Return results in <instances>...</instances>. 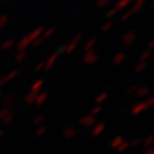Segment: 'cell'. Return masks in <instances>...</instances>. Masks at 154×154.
Here are the masks:
<instances>
[{
    "instance_id": "d4e9b609",
    "label": "cell",
    "mask_w": 154,
    "mask_h": 154,
    "mask_svg": "<svg viewBox=\"0 0 154 154\" xmlns=\"http://www.w3.org/2000/svg\"><path fill=\"white\" fill-rule=\"evenodd\" d=\"M150 55H151V51H149V50L145 51L144 53L141 54V56H140V61H141V62H145V61L150 57Z\"/></svg>"
},
{
    "instance_id": "d6986e66",
    "label": "cell",
    "mask_w": 154,
    "mask_h": 154,
    "mask_svg": "<svg viewBox=\"0 0 154 154\" xmlns=\"http://www.w3.org/2000/svg\"><path fill=\"white\" fill-rule=\"evenodd\" d=\"M95 42H96V39H95V38H91L90 40H88L87 43H86L85 46H84L85 51L87 52V51L92 50V48H93V46H94V44H95Z\"/></svg>"
},
{
    "instance_id": "8992f818",
    "label": "cell",
    "mask_w": 154,
    "mask_h": 154,
    "mask_svg": "<svg viewBox=\"0 0 154 154\" xmlns=\"http://www.w3.org/2000/svg\"><path fill=\"white\" fill-rule=\"evenodd\" d=\"M96 121V119H95V117L94 116H92V115H85V116H83L81 119H80V124H82V125H84V126H90L92 125L93 123Z\"/></svg>"
},
{
    "instance_id": "836d02e7",
    "label": "cell",
    "mask_w": 154,
    "mask_h": 154,
    "mask_svg": "<svg viewBox=\"0 0 154 154\" xmlns=\"http://www.w3.org/2000/svg\"><path fill=\"white\" fill-rule=\"evenodd\" d=\"M153 143V136L152 135H150V136H148L145 139V141H144V144H145V146H151Z\"/></svg>"
},
{
    "instance_id": "9c48e42d",
    "label": "cell",
    "mask_w": 154,
    "mask_h": 154,
    "mask_svg": "<svg viewBox=\"0 0 154 154\" xmlns=\"http://www.w3.org/2000/svg\"><path fill=\"white\" fill-rule=\"evenodd\" d=\"M57 56H58V52L54 53L52 56H50L48 58V60L45 62V66H44L45 70H49L53 67V65L55 64V61H56V59H57Z\"/></svg>"
},
{
    "instance_id": "d590c367",
    "label": "cell",
    "mask_w": 154,
    "mask_h": 154,
    "mask_svg": "<svg viewBox=\"0 0 154 154\" xmlns=\"http://www.w3.org/2000/svg\"><path fill=\"white\" fill-rule=\"evenodd\" d=\"M12 120H13V115H12V113H11V114H9L7 117H5L2 121H3V124L6 125V124H8V123H10Z\"/></svg>"
},
{
    "instance_id": "f35d334b",
    "label": "cell",
    "mask_w": 154,
    "mask_h": 154,
    "mask_svg": "<svg viewBox=\"0 0 154 154\" xmlns=\"http://www.w3.org/2000/svg\"><path fill=\"white\" fill-rule=\"evenodd\" d=\"M137 89H138V87H137L136 85L131 86L130 88H128V90H127V94H132V93H134V92H136V91H137Z\"/></svg>"
},
{
    "instance_id": "8d00e7d4",
    "label": "cell",
    "mask_w": 154,
    "mask_h": 154,
    "mask_svg": "<svg viewBox=\"0 0 154 154\" xmlns=\"http://www.w3.org/2000/svg\"><path fill=\"white\" fill-rule=\"evenodd\" d=\"M117 12H118V10H117V9L114 7L113 9H111V10H110L108 13H107V15L106 16L108 17V18H111V17H114V15H116V13Z\"/></svg>"
},
{
    "instance_id": "5b68a950",
    "label": "cell",
    "mask_w": 154,
    "mask_h": 154,
    "mask_svg": "<svg viewBox=\"0 0 154 154\" xmlns=\"http://www.w3.org/2000/svg\"><path fill=\"white\" fill-rule=\"evenodd\" d=\"M134 41H135V34L133 31H128L123 36V42H124L125 45L130 46L131 44H133Z\"/></svg>"
},
{
    "instance_id": "f546056e",
    "label": "cell",
    "mask_w": 154,
    "mask_h": 154,
    "mask_svg": "<svg viewBox=\"0 0 154 154\" xmlns=\"http://www.w3.org/2000/svg\"><path fill=\"white\" fill-rule=\"evenodd\" d=\"M111 0H97L96 1V5L99 6V7H104V6L108 5Z\"/></svg>"
},
{
    "instance_id": "d6a6232c",
    "label": "cell",
    "mask_w": 154,
    "mask_h": 154,
    "mask_svg": "<svg viewBox=\"0 0 154 154\" xmlns=\"http://www.w3.org/2000/svg\"><path fill=\"white\" fill-rule=\"evenodd\" d=\"M42 42H43V39H42V38H40V37H37L36 39L33 40L31 44H32L33 46H34V47H38V46H39L40 44H42Z\"/></svg>"
},
{
    "instance_id": "2e32d148",
    "label": "cell",
    "mask_w": 154,
    "mask_h": 154,
    "mask_svg": "<svg viewBox=\"0 0 154 154\" xmlns=\"http://www.w3.org/2000/svg\"><path fill=\"white\" fill-rule=\"evenodd\" d=\"M75 134H76V131L71 127L67 128L63 131V136L65 138H72V137L75 136Z\"/></svg>"
},
{
    "instance_id": "603a6c76",
    "label": "cell",
    "mask_w": 154,
    "mask_h": 154,
    "mask_svg": "<svg viewBox=\"0 0 154 154\" xmlns=\"http://www.w3.org/2000/svg\"><path fill=\"white\" fill-rule=\"evenodd\" d=\"M9 114H11V111L9 110L8 108H2L1 110H0V119L3 120L5 118V117H7Z\"/></svg>"
},
{
    "instance_id": "7402d4cb",
    "label": "cell",
    "mask_w": 154,
    "mask_h": 154,
    "mask_svg": "<svg viewBox=\"0 0 154 154\" xmlns=\"http://www.w3.org/2000/svg\"><path fill=\"white\" fill-rule=\"evenodd\" d=\"M26 58V53L24 51H19L18 53L16 54V56H15V61L18 63L22 62V61Z\"/></svg>"
},
{
    "instance_id": "e575fe53",
    "label": "cell",
    "mask_w": 154,
    "mask_h": 154,
    "mask_svg": "<svg viewBox=\"0 0 154 154\" xmlns=\"http://www.w3.org/2000/svg\"><path fill=\"white\" fill-rule=\"evenodd\" d=\"M132 11L130 10V11H128V12H126V13L123 15V16L121 17V21H123V22H124V21H126V20H128L129 18H130L131 16H132Z\"/></svg>"
},
{
    "instance_id": "7c38bea8",
    "label": "cell",
    "mask_w": 154,
    "mask_h": 154,
    "mask_svg": "<svg viewBox=\"0 0 154 154\" xmlns=\"http://www.w3.org/2000/svg\"><path fill=\"white\" fill-rule=\"evenodd\" d=\"M124 59H125V54L123 52H119L113 58V62H114L115 65H120L124 61Z\"/></svg>"
},
{
    "instance_id": "cb8c5ba5",
    "label": "cell",
    "mask_w": 154,
    "mask_h": 154,
    "mask_svg": "<svg viewBox=\"0 0 154 154\" xmlns=\"http://www.w3.org/2000/svg\"><path fill=\"white\" fill-rule=\"evenodd\" d=\"M113 22H111V21H109V22H106L105 24H103V26L101 27V30H102L103 32H107V31H109L110 29L113 27Z\"/></svg>"
},
{
    "instance_id": "44dd1931",
    "label": "cell",
    "mask_w": 154,
    "mask_h": 154,
    "mask_svg": "<svg viewBox=\"0 0 154 154\" xmlns=\"http://www.w3.org/2000/svg\"><path fill=\"white\" fill-rule=\"evenodd\" d=\"M107 97H108V94H107L106 92H103V93L98 95V96L96 97V99H95V101H96L97 104H100V103L104 102V101L107 99Z\"/></svg>"
},
{
    "instance_id": "ab89813d",
    "label": "cell",
    "mask_w": 154,
    "mask_h": 154,
    "mask_svg": "<svg viewBox=\"0 0 154 154\" xmlns=\"http://www.w3.org/2000/svg\"><path fill=\"white\" fill-rule=\"evenodd\" d=\"M44 66H45V62H41V63H39L38 65L36 66L35 70H36V71H40V70H41V69L44 68Z\"/></svg>"
},
{
    "instance_id": "484cf974",
    "label": "cell",
    "mask_w": 154,
    "mask_h": 154,
    "mask_svg": "<svg viewBox=\"0 0 154 154\" xmlns=\"http://www.w3.org/2000/svg\"><path fill=\"white\" fill-rule=\"evenodd\" d=\"M8 16L7 15H2V16H0V28H2V27H4L6 24L8 23Z\"/></svg>"
},
{
    "instance_id": "e0dca14e",
    "label": "cell",
    "mask_w": 154,
    "mask_h": 154,
    "mask_svg": "<svg viewBox=\"0 0 154 154\" xmlns=\"http://www.w3.org/2000/svg\"><path fill=\"white\" fill-rule=\"evenodd\" d=\"M123 142H124V139H123V137L118 136V137H116L115 139L111 142V147H112V148H118V147L121 145Z\"/></svg>"
},
{
    "instance_id": "4fadbf2b",
    "label": "cell",
    "mask_w": 154,
    "mask_h": 154,
    "mask_svg": "<svg viewBox=\"0 0 154 154\" xmlns=\"http://www.w3.org/2000/svg\"><path fill=\"white\" fill-rule=\"evenodd\" d=\"M42 85H43V79H39L38 81L34 82V84H32L31 86V92L39 93L40 89L42 88Z\"/></svg>"
},
{
    "instance_id": "7dc6e473",
    "label": "cell",
    "mask_w": 154,
    "mask_h": 154,
    "mask_svg": "<svg viewBox=\"0 0 154 154\" xmlns=\"http://www.w3.org/2000/svg\"><path fill=\"white\" fill-rule=\"evenodd\" d=\"M0 96H1V91H0Z\"/></svg>"
},
{
    "instance_id": "74e56055",
    "label": "cell",
    "mask_w": 154,
    "mask_h": 154,
    "mask_svg": "<svg viewBox=\"0 0 154 154\" xmlns=\"http://www.w3.org/2000/svg\"><path fill=\"white\" fill-rule=\"evenodd\" d=\"M44 115H42V114H40V115H38L37 117H36V118L34 119V123L35 124H39V123H41L43 120H44Z\"/></svg>"
},
{
    "instance_id": "ba28073f",
    "label": "cell",
    "mask_w": 154,
    "mask_h": 154,
    "mask_svg": "<svg viewBox=\"0 0 154 154\" xmlns=\"http://www.w3.org/2000/svg\"><path fill=\"white\" fill-rule=\"evenodd\" d=\"M104 129H105V123L99 122L98 124L95 125V127L92 130V135L93 136H98V135H100L104 131Z\"/></svg>"
},
{
    "instance_id": "30bf717a",
    "label": "cell",
    "mask_w": 154,
    "mask_h": 154,
    "mask_svg": "<svg viewBox=\"0 0 154 154\" xmlns=\"http://www.w3.org/2000/svg\"><path fill=\"white\" fill-rule=\"evenodd\" d=\"M47 97H48V94L46 93V92H41V93H39L37 95V97H36L34 104H35L36 106H41L42 104L46 101Z\"/></svg>"
},
{
    "instance_id": "f6af8a7d",
    "label": "cell",
    "mask_w": 154,
    "mask_h": 154,
    "mask_svg": "<svg viewBox=\"0 0 154 154\" xmlns=\"http://www.w3.org/2000/svg\"><path fill=\"white\" fill-rule=\"evenodd\" d=\"M2 135H3V131H2V130H0V137H1Z\"/></svg>"
},
{
    "instance_id": "277c9868",
    "label": "cell",
    "mask_w": 154,
    "mask_h": 154,
    "mask_svg": "<svg viewBox=\"0 0 154 154\" xmlns=\"http://www.w3.org/2000/svg\"><path fill=\"white\" fill-rule=\"evenodd\" d=\"M31 43H32V39L30 38L29 35H26V36H24V37L20 40L19 43H18L17 49L19 51H24L30 44H31Z\"/></svg>"
},
{
    "instance_id": "4316f807",
    "label": "cell",
    "mask_w": 154,
    "mask_h": 154,
    "mask_svg": "<svg viewBox=\"0 0 154 154\" xmlns=\"http://www.w3.org/2000/svg\"><path fill=\"white\" fill-rule=\"evenodd\" d=\"M54 28H50V29H48V30H46V31L43 33V35H42V39L44 40V39H47V38H49L50 36L53 34L54 33Z\"/></svg>"
},
{
    "instance_id": "7a4b0ae2",
    "label": "cell",
    "mask_w": 154,
    "mask_h": 154,
    "mask_svg": "<svg viewBox=\"0 0 154 154\" xmlns=\"http://www.w3.org/2000/svg\"><path fill=\"white\" fill-rule=\"evenodd\" d=\"M98 60H99V55L95 54L93 50L86 52L84 58H83V62L87 64V65H92V64L96 63Z\"/></svg>"
},
{
    "instance_id": "83f0119b",
    "label": "cell",
    "mask_w": 154,
    "mask_h": 154,
    "mask_svg": "<svg viewBox=\"0 0 154 154\" xmlns=\"http://www.w3.org/2000/svg\"><path fill=\"white\" fill-rule=\"evenodd\" d=\"M145 67H146V63L145 62H140L139 64H137L136 67H135V71H136L137 73H139L141 71H143Z\"/></svg>"
},
{
    "instance_id": "3957f363",
    "label": "cell",
    "mask_w": 154,
    "mask_h": 154,
    "mask_svg": "<svg viewBox=\"0 0 154 154\" xmlns=\"http://www.w3.org/2000/svg\"><path fill=\"white\" fill-rule=\"evenodd\" d=\"M81 38H82V34H78V35H77L76 37H75L74 39H73L72 41L70 42L69 44L65 47V53H67V54L72 53V52L75 50L76 46H77V44L79 43L80 40H81Z\"/></svg>"
},
{
    "instance_id": "ffe728a7",
    "label": "cell",
    "mask_w": 154,
    "mask_h": 154,
    "mask_svg": "<svg viewBox=\"0 0 154 154\" xmlns=\"http://www.w3.org/2000/svg\"><path fill=\"white\" fill-rule=\"evenodd\" d=\"M136 93L139 97H144L149 93V88L148 87H142L140 89H137Z\"/></svg>"
},
{
    "instance_id": "6da1fadb",
    "label": "cell",
    "mask_w": 154,
    "mask_h": 154,
    "mask_svg": "<svg viewBox=\"0 0 154 154\" xmlns=\"http://www.w3.org/2000/svg\"><path fill=\"white\" fill-rule=\"evenodd\" d=\"M152 105H153V99H152V97H149L148 99H146L145 101H143V102L135 104V105L132 107L131 113L133 115L140 114V113H142L143 111H145L146 109L150 108Z\"/></svg>"
},
{
    "instance_id": "9a60e30c",
    "label": "cell",
    "mask_w": 154,
    "mask_h": 154,
    "mask_svg": "<svg viewBox=\"0 0 154 154\" xmlns=\"http://www.w3.org/2000/svg\"><path fill=\"white\" fill-rule=\"evenodd\" d=\"M130 2H131V0H119V1L117 2L115 8L117 9V10H119V9H123V8H125L126 6H128L129 4H130Z\"/></svg>"
},
{
    "instance_id": "4dcf8cb0",
    "label": "cell",
    "mask_w": 154,
    "mask_h": 154,
    "mask_svg": "<svg viewBox=\"0 0 154 154\" xmlns=\"http://www.w3.org/2000/svg\"><path fill=\"white\" fill-rule=\"evenodd\" d=\"M101 110H102V107H101L100 105H97V106H95L93 109L91 110V114L92 116H94V115H97L98 113H100L101 112Z\"/></svg>"
},
{
    "instance_id": "ac0fdd59",
    "label": "cell",
    "mask_w": 154,
    "mask_h": 154,
    "mask_svg": "<svg viewBox=\"0 0 154 154\" xmlns=\"http://www.w3.org/2000/svg\"><path fill=\"white\" fill-rule=\"evenodd\" d=\"M13 45H14V40L13 39H8L1 45V49L2 50H8V49H10Z\"/></svg>"
},
{
    "instance_id": "52a82bcc",
    "label": "cell",
    "mask_w": 154,
    "mask_h": 154,
    "mask_svg": "<svg viewBox=\"0 0 154 154\" xmlns=\"http://www.w3.org/2000/svg\"><path fill=\"white\" fill-rule=\"evenodd\" d=\"M18 74V71L17 70H14V71H12L10 73H8L7 75L3 76L2 78H0V86L1 85H4L5 83H7L8 81H10L13 78H15V76Z\"/></svg>"
},
{
    "instance_id": "1f68e13d",
    "label": "cell",
    "mask_w": 154,
    "mask_h": 154,
    "mask_svg": "<svg viewBox=\"0 0 154 154\" xmlns=\"http://www.w3.org/2000/svg\"><path fill=\"white\" fill-rule=\"evenodd\" d=\"M45 131H46V127H45V126H42V127L38 128L37 131H36V136H37V137H41L42 135L45 133Z\"/></svg>"
},
{
    "instance_id": "bcb514c9",
    "label": "cell",
    "mask_w": 154,
    "mask_h": 154,
    "mask_svg": "<svg viewBox=\"0 0 154 154\" xmlns=\"http://www.w3.org/2000/svg\"><path fill=\"white\" fill-rule=\"evenodd\" d=\"M4 1H10V0H4Z\"/></svg>"
},
{
    "instance_id": "60d3db41",
    "label": "cell",
    "mask_w": 154,
    "mask_h": 154,
    "mask_svg": "<svg viewBox=\"0 0 154 154\" xmlns=\"http://www.w3.org/2000/svg\"><path fill=\"white\" fill-rule=\"evenodd\" d=\"M140 139H139V138H136V139H134L133 140V142H132L131 144H130V145L132 146V147H135V146H137V144H139L140 143Z\"/></svg>"
},
{
    "instance_id": "8fae6325",
    "label": "cell",
    "mask_w": 154,
    "mask_h": 154,
    "mask_svg": "<svg viewBox=\"0 0 154 154\" xmlns=\"http://www.w3.org/2000/svg\"><path fill=\"white\" fill-rule=\"evenodd\" d=\"M37 95H38V93H34V92L30 91V93L26 95L25 102L28 104V105H32V104H34L35 99H36V97H37Z\"/></svg>"
},
{
    "instance_id": "f1b7e54d",
    "label": "cell",
    "mask_w": 154,
    "mask_h": 154,
    "mask_svg": "<svg viewBox=\"0 0 154 154\" xmlns=\"http://www.w3.org/2000/svg\"><path fill=\"white\" fill-rule=\"evenodd\" d=\"M129 146H130V143L125 142V141H124V142H123L121 145H120L118 148H117V150H118L119 152H123V151H125V150L127 149Z\"/></svg>"
},
{
    "instance_id": "7bdbcfd3",
    "label": "cell",
    "mask_w": 154,
    "mask_h": 154,
    "mask_svg": "<svg viewBox=\"0 0 154 154\" xmlns=\"http://www.w3.org/2000/svg\"><path fill=\"white\" fill-rule=\"evenodd\" d=\"M152 43H153V41L151 40V41L149 42V46H148V50L149 51H151V49H152Z\"/></svg>"
},
{
    "instance_id": "ee69618b",
    "label": "cell",
    "mask_w": 154,
    "mask_h": 154,
    "mask_svg": "<svg viewBox=\"0 0 154 154\" xmlns=\"http://www.w3.org/2000/svg\"><path fill=\"white\" fill-rule=\"evenodd\" d=\"M144 1H145V0H137V3H139V4H144Z\"/></svg>"
},
{
    "instance_id": "5bb4252c",
    "label": "cell",
    "mask_w": 154,
    "mask_h": 154,
    "mask_svg": "<svg viewBox=\"0 0 154 154\" xmlns=\"http://www.w3.org/2000/svg\"><path fill=\"white\" fill-rule=\"evenodd\" d=\"M2 102H3V105H4L5 107H8V106H10L13 104L14 97L12 96V95H7V96H5L4 98H3Z\"/></svg>"
},
{
    "instance_id": "b9f144b4",
    "label": "cell",
    "mask_w": 154,
    "mask_h": 154,
    "mask_svg": "<svg viewBox=\"0 0 154 154\" xmlns=\"http://www.w3.org/2000/svg\"><path fill=\"white\" fill-rule=\"evenodd\" d=\"M145 154H153V149L152 148H149L147 151H145Z\"/></svg>"
}]
</instances>
